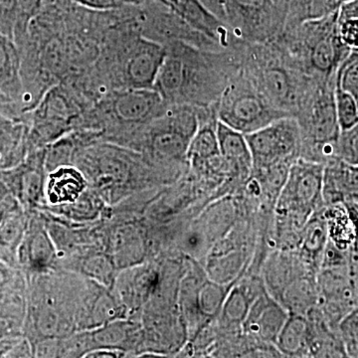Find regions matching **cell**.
<instances>
[{
    "mask_svg": "<svg viewBox=\"0 0 358 358\" xmlns=\"http://www.w3.org/2000/svg\"><path fill=\"white\" fill-rule=\"evenodd\" d=\"M72 164L110 206L131 195L164 187L178 178L176 173L155 166L141 152L105 141L78 147Z\"/></svg>",
    "mask_w": 358,
    "mask_h": 358,
    "instance_id": "1",
    "label": "cell"
},
{
    "mask_svg": "<svg viewBox=\"0 0 358 358\" xmlns=\"http://www.w3.org/2000/svg\"><path fill=\"white\" fill-rule=\"evenodd\" d=\"M201 108L169 105L159 117L120 134L113 143L141 152L155 166L180 176L188 164V148L199 129Z\"/></svg>",
    "mask_w": 358,
    "mask_h": 358,
    "instance_id": "2",
    "label": "cell"
},
{
    "mask_svg": "<svg viewBox=\"0 0 358 358\" xmlns=\"http://www.w3.org/2000/svg\"><path fill=\"white\" fill-rule=\"evenodd\" d=\"M166 55L154 89L167 105L207 107L217 95L218 76L208 52L182 42L164 45Z\"/></svg>",
    "mask_w": 358,
    "mask_h": 358,
    "instance_id": "3",
    "label": "cell"
},
{
    "mask_svg": "<svg viewBox=\"0 0 358 358\" xmlns=\"http://www.w3.org/2000/svg\"><path fill=\"white\" fill-rule=\"evenodd\" d=\"M324 164L306 159L294 160L275 202V235L285 251L298 248L306 224L326 206L322 196Z\"/></svg>",
    "mask_w": 358,
    "mask_h": 358,
    "instance_id": "4",
    "label": "cell"
},
{
    "mask_svg": "<svg viewBox=\"0 0 358 358\" xmlns=\"http://www.w3.org/2000/svg\"><path fill=\"white\" fill-rule=\"evenodd\" d=\"M239 280L230 284L213 281L199 261L186 256L185 270L179 284L178 306L187 329L188 341L216 322L226 296Z\"/></svg>",
    "mask_w": 358,
    "mask_h": 358,
    "instance_id": "5",
    "label": "cell"
},
{
    "mask_svg": "<svg viewBox=\"0 0 358 358\" xmlns=\"http://www.w3.org/2000/svg\"><path fill=\"white\" fill-rule=\"evenodd\" d=\"M101 240L120 271L155 258L150 226L143 216L109 206L100 225Z\"/></svg>",
    "mask_w": 358,
    "mask_h": 358,
    "instance_id": "6",
    "label": "cell"
},
{
    "mask_svg": "<svg viewBox=\"0 0 358 358\" xmlns=\"http://www.w3.org/2000/svg\"><path fill=\"white\" fill-rule=\"evenodd\" d=\"M287 115L259 90L242 84L229 85L223 90L217 108L218 121L244 134Z\"/></svg>",
    "mask_w": 358,
    "mask_h": 358,
    "instance_id": "7",
    "label": "cell"
},
{
    "mask_svg": "<svg viewBox=\"0 0 358 358\" xmlns=\"http://www.w3.org/2000/svg\"><path fill=\"white\" fill-rule=\"evenodd\" d=\"M245 136L252 155V171L293 164L301 152L300 124L291 115L275 120Z\"/></svg>",
    "mask_w": 358,
    "mask_h": 358,
    "instance_id": "8",
    "label": "cell"
},
{
    "mask_svg": "<svg viewBox=\"0 0 358 358\" xmlns=\"http://www.w3.org/2000/svg\"><path fill=\"white\" fill-rule=\"evenodd\" d=\"M167 270L169 257L164 253L120 271L110 289L126 308L128 317L141 320V310L162 289Z\"/></svg>",
    "mask_w": 358,
    "mask_h": 358,
    "instance_id": "9",
    "label": "cell"
},
{
    "mask_svg": "<svg viewBox=\"0 0 358 358\" xmlns=\"http://www.w3.org/2000/svg\"><path fill=\"white\" fill-rule=\"evenodd\" d=\"M46 147L28 152L26 159L18 166L0 171V180L27 211L38 210L44 205L45 166Z\"/></svg>",
    "mask_w": 358,
    "mask_h": 358,
    "instance_id": "10",
    "label": "cell"
},
{
    "mask_svg": "<svg viewBox=\"0 0 358 358\" xmlns=\"http://www.w3.org/2000/svg\"><path fill=\"white\" fill-rule=\"evenodd\" d=\"M17 263L28 278L60 268L57 250L38 210L30 211L29 224L17 252Z\"/></svg>",
    "mask_w": 358,
    "mask_h": 358,
    "instance_id": "11",
    "label": "cell"
},
{
    "mask_svg": "<svg viewBox=\"0 0 358 358\" xmlns=\"http://www.w3.org/2000/svg\"><path fill=\"white\" fill-rule=\"evenodd\" d=\"M224 11L226 24L246 37L268 31L287 14V9L273 0H224Z\"/></svg>",
    "mask_w": 358,
    "mask_h": 358,
    "instance_id": "12",
    "label": "cell"
},
{
    "mask_svg": "<svg viewBox=\"0 0 358 358\" xmlns=\"http://www.w3.org/2000/svg\"><path fill=\"white\" fill-rule=\"evenodd\" d=\"M289 315L288 310L265 289L250 307L241 329L247 338L275 345Z\"/></svg>",
    "mask_w": 358,
    "mask_h": 358,
    "instance_id": "13",
    "label": "cell"
},
{
    "mask_svg": "<svg viewBox=\"0 0 358 358\" xmlns=\"http://www.w3.org/2000/svg\"><path fill=\"white\" fill-rule=\"evenodd\" d=\"M91 331L96 348L122 350L128 357H138L143 352V334L140 320H115Z\"/></svg>",
    "mask_w": 358,
    "mask_h": 358,
    "instance_id": "14",
    "label": "cell"
},
{
    "mask_svg": "<svg viewBox=\"0 0 358 358\" xmlns=\"http://www.w3.org/2000/svg\"><path fill=\"white\" fill-rule=\"evenodd\" d=\"M89 186L86 176L77 166L73 164L59 166L47 173L43 206L58 207L73 203Z\"/></svg>",
    "mask_w": 358,
    "mask_h": 358,
    "instance_id": "15",
    "label": "cell"
},
{
    "mask_svg": "<svg viewBox=\"0 0 358 358\" xmlns=\"http://www.w3.org/2000/svg\"><path fill=\"white\" fill-rule=\"evenodd\" d=\"M265 289V282L257 278L235 282L226 296L222 310L216 320L220 329L229 331L242 329L250 307Z\"/></svg>",
    "mask_w": 358,
    "mask_h": 358,
    "instance_id": "16",
    "label": "cell"
},
{
    "mask_svg": "<svg viewBox=\"0 0 358 358\" xmlns=\"http://www.w3.org/2000/svg\"><path fill=\"white\" fill-rule=\"evenodd\" d=\"M30 124L0 113V171L18 166L29 152Z\"/></svg>",
    "mask_w": 358,
    "mask_h": 358,
    "instance_id": "17",
    "label": "cell"
},
{
    "mask_svg": "<svg viewBox=\"0 0 358 358\" xmlns=\"http://www.w3.org/2000/svg\"><path fill=\"white\" fill-rule=\"evenodd\" d=\"M60 268L77 273L112 289L120 270L102 245L85 250L60 263Z\"/></svg>",
    "mask_w": 358,
    "mask_h": 358,
    "instance_id": "18",
    "label": "cell"
},
{
    "mask_svg": "<svg viewBox=\"0 0 358 358\" xmlns=\"http://www.w3.org/2000/svg\"><path fill=\"white\" fill-rule=\"evenodd\" d=\"M322 196L326 206L348 200L358 201V166L338 159L327 162Z\"/></svg>",
    "mask_w": 358,
    "mask_h": 358,
    "instance_id": "19",
    "label": "cell"
},
{
    "mask_svg": "<svg viewBox=\"0 0 358 358\" xmlns=\"http://www.w3.org/2000/svg\"><path fill=\"white\" fill-rule=\"evenodd\" d=\"M221 157L231 173L248 179L253 169L252 155L244 134L218 121L216 126Z\"/></svg>",
    "mask_w": 358,
    "mask_h": 358,
    "instance_id": "20",
    "label": "cell"
},
{
    "mask_svg": "<svg viewBox=\"0 0 358 358\" xmlns=\"http://www.w3.org/2000/svg\"><path fill=\"white\" fill-rule=\"evenodd\" d=\"M109 206L103 197L89 186L73 203L58 207L43 206L38 210L48 212L67 222L91 224L100 221L107 213Z\"/></svg>",
    "mask_w": 358,
    "mask_h": 358,
    "instance_id": "21",
    "label": "cell"
},
{
    "mask_svg": "<svg viewBox=\"0 0 358 358\" xmlns=\"http://www.w3.org/2000/svg\"><path fill=\"white\" fill-rule=\"evenodd\" d=\"M0 92L21 108L23 82L20 52L14 40L3 33H0Z\"/></svg>",
    "mask_w": 358,
    "mask_h": 358,
    "instance_id": "22",
    "label": "cell"
},
{
    "mask_svg": "<svg viewBox=\"0 0 358 358\" xmlns=\"http://www.w3.org/2000/svg\"><path fill=\"white\" fill-rule=\"evenodd\" d=\"M324 207L315 212L312 217L306 224L301 234L300 248L301 260L313 273L320 271L322 255L329 242V233L326 217H324Z\"/></svg>",
    "mask_w": 358,
    "mask_h": 358,
    "instance_id": "23",
    "label": "cell"
},
{
    "mask_svg": "<svg viewBox=\"0 0 358 358\" xmlns=\"http://www.w3.org/2000/svg\"><path fill=\"white\" fill-rule=\"evenodd\" d=\"M261 93L273 105L285 110L294 107L296 103V90L288 72L279 66H268L261 71L258 78Z\"/></svg>",
    "mask_w": 358,
    "mask_h": 358,
    "instance_id": "24",
    "label": "cell"
},
{
    "mask_svg": "<svg viewBox=\"0 0 358 358\" xmlns=\"http://www.w3.org/2000/svg\"><path fill=\"white\" fill-rule=\"evenodd\" d=\"M310 322L299 313H289L278 336L275 346L278 352L289 357H310L308 350Z\"/></svg>",
    "mask_w": 358,
    "mask_h": 358,
    "instance_id": "25",
    "label": "cell"
},
{
    "mask_svg": "<svg viewBox=\"0 0 358 358\" xmlns=\"http://www.w3.org/2000/svg\"><path fill=\"white\" fill-rule=\"evenodd\" d=\"M329 240L338 249L358 253V237L343 202L324 206Z\"/></svg>",
    "mask_w": 358,
    "mask_h": 358,
    "instance_id": "26",
    "label": "cell"
},
{
    "mask_svg": "<svg viewBox=\"0 0 358 358\" xmlns=\"http://www.w3.org/2000/svg\"><path fill=\"white\" fill-rule=\"evenodd\" d=\"M204 110H200L199 127L193 136L187 152L188 166L196 167L220 157L217 138V120L205 117Z\"/></svg>",
    "mask_w": 358,
    "mask_h": 358,
    "instance_id": "27",
    "label": "cell"
},
{
    "mask_svg": "<svg viewBox=\"0 0 358 358\" xmlns=\"http://www.w3.org/2000/svg\"><path fill=\"white\" fill-rule=\"evenodd\" d=\"M30 211L24 208L16 211L0 226V260L17 268V252L28 228Z\"/></svg>",
    "mask_w": 358,
    "mask_h": 358,
    "instance_id": "28",
    "label": "cell"
},
{
    "mask_svg": "<svg viewBox=\"0 0 358 358\" xmlns=\"http://www.w3.org/2000/svg\"><path fill=\"white\" fill-rule=\"evenodd\" d=\"M338 0H289L287 14L300 22L320 20L338 10Z\"/></svg>",
    "mask_w": 358,
    "mask_h": 358,
    "instance_id": "29",
    "label": "cell"
},
{
    "mask_svg": "<svg viewBox=\"0 0 358 358\" xmlns=\"http://www.w3.org/2000/svg\"><path fill=\"white\" fill-rule=\"evenodd\" d=\"M334 105L341 131H348L358 124V102L352 94L336 86L334 91Z\"/></svg>",
    "mask_w": 358,
    "mask_h": 358,
    "instance_id": "30",
    "label": "cell"
},
{
    "mask_svg": "<svg viewBox=\"0 0 358 358\" xmlns=\"http://www.w3.org/2000/svg\"><path fill=\"white\" fill-rule=\"evenodd\" d=\"M91 331H80L59 338L58 357H85L95 350Z\"/></svg>",
    "mask_w": 358,
    "mask_h": 358,
    "instance_id": "31",
    "label": "cell"
},
{
    "mask_svg": "<svg viewBox=\"0 0 358 358\" xmlns=\"http://www.w3.org/2000/svg\"><path fill=\"white\" fill-rule=\"evenodd\" d=\"M47 1L48 0H17V18L13 33L16 44L24 39L30 21L41 11Z\"/></svg>",
    "mask_w": 358,
    "mask_h": 358,
    "instance_id": "32",
    "label": "cell"
},
{
    "mask_svg": "<svg viewBox=\"0 0 358 358\" xmlns=\"http://www.w3.org/2000/svg\"><path fill=\"white\" fill-rule=\"evenodd\" d=\"M339 331L348 357H358V307L341 320Z\"/></svg>",
    "mask_w": 358,
    "mask_h": 358,
    "instance_id": "33",
    "label": "cell"
},
{
    "mask_svg": "<svg viewBox=\"0 0 358 358\" xmlns=\"http://www.w3.org/2000/svg\"><path fill=\"white\" fill-rule=\"evenodd\" d=\"M336 86L358 96V52L343 61L336 75Z\"/></svg>",
    "mask_w": 358,
    "mask_h": 358,
    "instance_id": "34",
    "label": "cell"
},
{
    "mask_svg": "<svg viewBox=\"0 0 358 358\" xmlns=\"http://www.w3.org/2000/svg\"><path fill=\"white\" fill-rule=\"evenodd\" d=\"M13 268L0 260V300L20 296L24 292V282Z\"/></svg>",
    "mask_w": 358,
    "mask_h": 358,
    "instance_id": "35",
    "label": "cell"
},
{
    "mask_svg": "<svg viewBox=\"0 0 358 358\" xmlns=\"http://www.w3.org/2000/svg\"><path fill=\"white\" fill-rule=\"evenodd\" d=\"M336 157L358 166V124L348 131H341L338 143Z\"/></svg>",
    "mask_w": 358,
    "mask_h": 358,
    "instance_id": "36",
    "label": "cell"
},
{
    "mask_svg": "<svg viewBox=\"0 0 358 358\" xmlns=\"http://www.w3.org/2000/svg\"><path fill=\"white\" fill-rule=\"evenodd\" d=\"M17 18V0H0V33L13 39Z\"/></svg>",
    "mask_w": 358,
    "mask_h": 358,
    "instance_id": "37",
    "label": "cell"
},
{
    "mask_svg": "<svg viewBox=\"0 0 358 358\" xmlns=\"http://www.w3.org/2000/svg\"><path fill=\"white\" fill-rule=\"evenodd\" d=\"M338 35L346 47L358 51V20L338 21Z\"/></svg>",
    "mask_w": 358,
    "mask_h": 358,
    "instance_id": "38",
    "label": "cell"
},
{
    "mask_svg": "<svg viewBox=\"0 0 358 358\" xmlns=\"http://www.w3.org/2000/svg\"><path fill=\"white\" fill-rule=\"evenodd\" d=\"M78 6L93 11H110L126 6L122 0H72Z\"/></svg>",
    "mask_w": 358,
    "mask_h": 358,
    "instance_id": "39",
    "label": "cell"
},
{
    "mask_svg": "<svg viewBox=\"0 0 358 358\" xmlns=\"http://www.w3.org/2000/svg\"><path fill=\"white\" fill-rule=\"evenodd\" d=\"M22 208V205L10 192H8L2 195L0 197V226L6 222L7 218Z\"/></svg>",
    "mask_w": 358,
    "mask_h": 358,
    "instance_id": "40",
    "label": "cell"
},
{
    "mask_svg": "<svg viewBox=\"0 0 358 358\" xmlns=\"http://www.w3.org/2000/svg\"><path fill=\"white\" fill-rule=\"evenodd\" d=\"M358 20V0H348L339 4L338 21Z\"/></svg>",
    "mask_w": 358,
    "mask_h": 358,
    "instance_id": "41",
    "label": "cell"
},
{
    "mask_svg": "<svg viewBox=\"0 0 358 358\" xmlns=\"http://www.w3.org/2000/svg\"><path fill=\"white\" fill-rule=\"evenodd\" d=\"M87 358H122L128 357L126 353L112 348H96L86 355Z\"/></svg>",
    "mask_w": 358,
    "mask_h": 358,
    "instance_id": "42",
    "label": "cell"
},
{
    "mask_svg": "<svg viewBox=\"0 0 358 358\" xmlns=\"http://www.w3.org/2000/svg\"><path fill=\"white\" fill-rule=\"evenodd\" d=\"M202 4L219 20L225 22V11H224V0H199ZM226 23V22H225Z\"/></svg>",
    "mask_w": 358,
    "mask_h": 358,
    "instance_id": "43",
    "label": "cell"
},
{
    "mask_svg": "<svg viewBox=\"0 0 358 358\" xmlns=\"http://www.w3.org/2000/svg\"><path fill=\"white\" fill-rule=\"evenodd\" d=\"M21 336H9V338L0 339V357H6Z\"/></svg>",
    "mask_w": 358,
    "mask_h": 358,
    "instance_id": "44",
    "label": "cell"
},
{
    "mask_svg": "<svg viewBox=\"0 0 358 358\" xmlns=\"http://www.w3.org/2000/svg\"><path fill=\"white\" fill-rule=\"evenodd\" d=\"M166 1L169 2L171 6H173V9H176V7L180 6V4L182 3L185 0H166Z\"/></svg>",
    "mask_w": 358,
    "mask_h": 358,
    "instance_id": "45",
    "label": "cell"
},
{
    "mask_svg": "<svg viewBox=\"0 0 358 358\" xmlns=\"http://www.w3.org/2000/svg\"><path fill=\"white\" fill-rule=\"evenodd\" d=\"M6 192H8V189H7L6 186L4 185V183L0 180V197H1L2 195L6 194Z\"/></svg>",
    "mask_w": 358,
    "mask_h": 358,
    "instance_id": "46",
    "label": "cell"
},
{
    "mask_svg": "<svg viewBox=\"0 0 358 358\" xmlns=\"http://www.w3.org/2000/svg\"><path fill=\"white\" fill-rule=\"evenodd\" d=\"M6 102H13V101L9 100L6 96H4L3 94L0 92V103H6ZM15 103V102H14Z\"/></svg>",
    "mask_w": 358,
    "mask_h": 358,
    "instance_id": "47",
    "label": "cell"
},
{
    "mask_svg": "<svg viewBox=\"0 0 358 358\" xmlns=\"http://www.w3.org/2000/svg\"><path fill=\"white\" fill-rule=\"evenodd\" d=\"M348 1V0H338L339 4L343 3V2Z\"/></svg>",
    "mask_w": 358,
    "mask_h": 358,
    "instance_id": "48",
    "label": "cell"
},
{
    "mask_svg": "<svg viewBox=\"0 0 358 358\" xmlns=\"http://www.w3.org/2000/svg\"><path fill=\"white\" fill-rule=\"evenodd\" d=\"M357 102H358V96H357Z\"/></svg>",
    "mask_w": 358,
    "mask_h": 358,
    "instance_id": "49",
    "label": "cell"
}]
</instances>
